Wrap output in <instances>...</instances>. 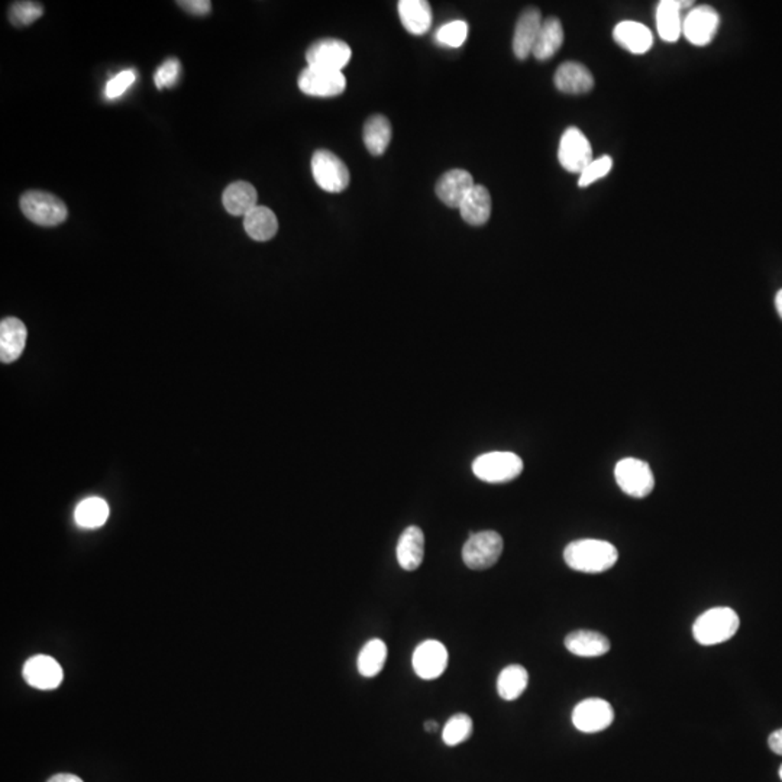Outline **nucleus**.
<instances>
[{"instance_id":"nucleus-1","label":"nucleus","mask_w":782,"mask_h":782,"mask_svg":"<svg viewBox=\"0 0 782 782\" xmlns=\"http://www.w3.org/2000/svg\"><path fill=\"white\" fill-rule=\"evenodd\" d=\"M564 560L574 571L600 574L615 567L619 553L613 544L600 539H580L565 548Z\"/></svg>"},{"instance_id":"nucleus-2","label":"nucleus","mask_w":782,"mask_h":782,"mask_svg":"<svg viewBox=\"0 0 782 782\" xmlns=\"http://www.w3.org/2000/svg\"><path fill=\"white\" fill-rule=\"evenodd\" d=\"M738 613L731 607H715L698 616L693 625L694 639L703 646L724 643L738 632Z\"/></svg>"},{"instance_id":"nucleus-3","label":"nucleus","mask_w":782,"mask_h":782,"mask_svg":"<svg viewBox=\"0 0 782 782\" xmlns=\"http://www.w3.org/2000/svg\"><path fill=\"white\" fill-rule=\"evenodd\" d=\"M21 211L31 222L41 227H57L68 215L67 208L61 199L40 190H31L22 194Z\"/></svg>"},{"instance_id":"nucleus-4","label":"nucleus","mask_w":782,"mask_h":782,"mask_svg":"<svg viewBox=\"0 0 782 782\" xmlns=\"http://www.w3.org/2000/svg\"><path fill=\"white\" fill-rule=\"evenodd\" d=\"M503 553V538L494 530L472 534L463 548V564L470 570L482 571L497 564Z\"/></svg>"},{"instance_id":"nucleus-5","label":"nucleus","mask_w":782,"mask_h":782,"mask_svg":"<svg viewBox=\"0 0 782 782\" xmlns=\"http://www.w3.org/2000/svg\"><path fill=\"white\" fill-rule=\"evenodd\" d=\"M523 472V461L513 453H489L475 458L472 472L481 481L508 482L517 479Z\"/></svg>"},{"instance_id":"nucleus-6","label":"nucleus","mask_w":782,"mask_h":782,"mask_svg":"<svg viewBox=\"0 0 782 782\" xmlns=\"http://www.w3.org/2000/svg\"><path fill=\"white\" fill-rule=\"evenodd\" d=\"M311 175L316 184L328 193H341L351 178L346 163L328 149H319L311 157Z\"/></svg>"},{"instance_id":"nucleus-7","label":"nucleus","mask_w":782,"mask_h":782,"mask_svg":"<svg viewBox=\"0 0 782 782\" xmlns=\"http://www.w3.org/2000/svg\"><path fill=\"white\" fill-rule=\"evenodd\" d=\"M615 477L623 493L634 499L649 496L655 487V479L649 463L636 458L619 461L616 465Z\"/></svg>"},{"instance_id":"nucleus-8","label":"nucleus","mask_w":782,"mask_h":782,"mask_svg":"<svg viewBox=\"0 0 782 782\" xmlns=\"http://www.w3.org/2000/svg\"><path fill=\"white\" fill-rule=\"evenodd\" d=\"M558 160L564 170L574 175H581L594 160L591 144L579 128H568L561 137Z\"/></svg>"},{"instance_id":"nucleus-9","label":"nucleus","mask_w":782,"mask_h":782,"mask_svg":"<svg viewBox=\"0 0 782 782\" xmlns=\"http://www.w3.org/2000/svg\"><path fill=\"white\" fill-rule=\"evenodd\" d=\"M299 89L315 97L339 96L346 89V78L342 71L328 70V68L308 67L299 76Z\"/></svg>"},{"instance_id":"nucleus-10","label":"nucleus","mask_w":782,"mask_h":782,"mask_svg":"<svg viewBox=\"0 0 782 782\" xmlns=\"http://www.w3.org/2000/svg\"><path fill=\"white\" fill-rule=\"evenodd\" d=\"M615 720V710L603 698H587L575 706L572 724L582 733H598L607 729Z\"/></svg>"},{"instance_id":"nucleus-11","label":"nucleus","mask_w":782,"mask_h":782,"mask_svg":"<svg viewBox=\"0 0 782 782\" xmlns=\"http://www.w3.org/2000/svg\"><path fill=\"white\" fill-rule=\"evenodd\" d=\"M720 25V16L708 4H701L682 21V34L696 47H706L713 41Z\"/></svg>"},{"instance_id":"nucleus-12","label":"nucleus","mask_w":782,"mask_h":782,"mask_svg":"<svg viewBox=\"0 0 782 782\" xmlns=\"http://www.w3.org/2000/svg\"><path fill=\"white\" fill-rule=\"evenodd\" d=\"M353 51L346 42L335 38H325L313 42L306 51V61L310 67L342 71L348 66Z\"/></svg>"},{"instance_id":"nucleus-13","label":"nucleus","mask_w":782,"mask_h":782,"mask_svg":"<svg viewBox=\"0 0 782 782\" xmlns=\"http://www.w3.org/2000/svg\"><path fill=\"white\" fill-rule=\"evenodd\" d=\"M448 651L439 641H425L415 649L412 656L413 670L419 679L432 681L441 677L448 667Z\"/></svg>"},{"instance_id":"nucleus-14","label":"nucleus","mask_w":782,"mask_h":782,"mask_svg":"<svg viewBox=\"0 0 782 782\" xmlns=\"http://www.w3.org/2000/svg\"><path fill=\"white\" fill-rule=\"evenodd\" d=\"M23 679L38 690H54L63 681V668L54 658L47 655L32 656L23 665Z\"/></svg>"},{"instance_id":"nucleus-15","label":"nucleus","mask_w":782,"mask_h":782,"mask_svg":"<svg viewBox=\"0 0 782 782\" xmlns=\"http://www.w3.org/2000/svg\"><path fill=\"white\" fill-rule=\"evenodd\" d=\"M542 13L539 9L527 8L522 12V15L516 23L515 35H513V52L519 59H526L534 52L535 44L538 41L541 32Z\"/></svg>"},{"instance_id":"nucleus-16","label":"nucleus","mask_w":782,"mask_h":782,"mask_svg":"<svg viewBox=\"0 0 782 782\" xmlns=\"http://www.w3.org/2000/svg\"><path fill=\"white\" fill-rule=\"evenodd\" d=\"M474 178L468 171L454 168L439 178L436 183V196L449 208H461L463 202L474 189Z\"/></svg>"},{"instance_id":"nucleus-17","label":"nucleus","mask_w":782,"mask_h":782,"mask_svg":"<svg viewBox=\"0 0 782 782\" xmlns=\"http://www.w3.org/2000/svg\"><path fill=\"white\" fill-rule=\"evenodd\" d=\"M691 0H662L656 8L658 34L665 42H677L682 34V9L690 8Z\"/></svg>"},{"instance_id":"nucleus-18","label":"nucleus","mask_w":782,"mask_h":782,"mask_svg":"<svg viewBox=\"0 0 782 782\" xmlns=\"http://www.w3.org/2000/svg\"><path fill=\"white\" fill-rule=\"evenodd\" d=\"M556 89L565 94H584L593 90L594 77L591 71L581 63H568L561 64L560 68L556 70L555 77Z\"/></svg>"},{"instance_id":"nucleus-19","label":"nucleus","mask_w":782,"mask_h":782,"mask_svg":"<svg viewBox=\"0 0 782 782\" xmlns=\"http://www.w3.org/2000/svg\"><path fill=\"white\" fill-rule=\"evenodd\" d=\"M397 562L406 571H416L425 556V535L418 526L404 529L397 542Z\"/></svg>"},{"instance_id":"nucleus-20","label":"nucleus","mask_w":782,"mask_h":782,"mask_svg":"<svg viewBox=\"0 0 782 782\" xmlns=\"http://www.w3.org/2000/svg\"><path fill=\"white\" fill-rule=\"evenodd\" d=\"M615 41L632 54H645L652 49V32L643 23L634 21H623L613 30Z\"/></svg>"},{"instance_id":"nucleus-21","label":"nucleus","mask_w":782,"mask_h":782,"mask_svg":"<svg viewBox=\"0 0 782 782\" xmlns=\"http://www.w3.org/2000/svg\"><path fill=\"white\" fill-rule=\"evenodd\" d=\"M26 327L16 318H6L0 322V360L9 364L22 355L26 346Z\"/></svg>"},{"instance_id":"nucleus-22","label":"nucleus","mask_w":782,"mask_h":782,"mask_svg":"<svg viewBox=\"0 0 782 782\" xmlns=\"http://www.w3.org/2000/svg\"><path fill=\"white\" fill-rule=\"evenodd\" d=\"M565 648L580 658H598L610 651V641L594 631H575L565 638Z\"/></svg>"},{"instance_id":"nucleus-23","label":"nucleus","mask_w":782,"mask_h":782,"mask_svg":"<svg viewBox=\"0 0 782 782\" xmlns=\"http://www.w3.org/2000/svg\"><path fill=\"white\" fill-rule=\"evenodd\" d=\"M399 15L406 31L413 35L427 34L432 26V9L427 0H401Z\"/></svg>"},{"instance_id":"nucleus-24","label":"nucleus","mask_w":782,"mask_h":782,"mask_svg":"<svg viewBox=\"0 0 782 782\" xmlns=\"http://www.w3.org/2000/svg\"><path fill=\"white\" fill-rule=\"evenodd\" d=\"M491 196L484 185H474L467 199L461 204L463 220L472 227H482L491 216Z\"/></svg>"},{"instance_id":"nucleus-25","label":"nucleus","mask_w":782,"mask_h":782,"mask_svg":"<svg viewBox=\"0 0 782 782\" xmlns=\"http://www.w3.org/2000/svg\"><path fill=\"white\" fill-rule=\"evenodd\" d=\"M223 206L232 216H247L258 206L256 187L247 182H235L228 185L222 197Z\"/></svg>"},{"instance_id":"nucleus-26","label":"nucleus","mask_w":782,"mask_h":782,"mask_svg":"<svg viewBox=\"0 0 782 782\" xmlns=\"http://www.w3.org/2000/svg\"><path fill=\"white\" fill-rule=\"evenodd\" d=\"M562 44H564L562 23H561L560 19L551 16L542 23L538 41L535 44L532 54L539 61H546V59L553 58L556 52L560 51Z\"/></svg>"},{"instance_id":"nucleus-27","label":"nucleus","mask_w":782,"mask_h":782,"mask_svg":"<svg viewBox=\"0 0 782 782\" xmlns=\"http://www.w3.org/2000/svg\"><path fill=\"white\" fill-rule=\"evenodd\" d=\"M245 232L253 238L254 241H270L278 230L277 216L265 206H256L248 215L244 216Z\"/></svg>"},{"instance_id":"nucleus-28","label":"nucleus","mask_w":782,"mask_h":782,"mask_svg":"<svg viewBox=\"0 0 782 782\" xmlns=\"http://www.w3.org/2000/svg\"><path fill=\"white\" fill-rule=\"evenodd\" d=\"M364 144L373 156L380 157L389 148L391 141V125L382 115L371 116L364 125Z\"/></svg>"},{"instance_id":"nucleus-29","label":"nucleus","mask_w":782,"mask_h":782,"mask_svg":"<svg viewBox=\"0 0 782 782\" xmlns=\"http://www.w3.org/2000/svg\"><path fill=\"white\" fill-rule=\"evenodd\" d=\"M529 684V674L522 665H508L497 679V693L503 700L513 701L525 693Z\"/></svg>"},{"instance_id":"nucleus-30","label":"nucleus","mask_w":782,"mask_h":782,"mask_svg":"<svg viewBox=\"0 0 782 782\" xmlns=\"http://www.w3.org/2000/svg\"><path fill=\"white\" fill-rule=\"evenodd\" d=\"M387 660V646L382 639H371L367 642L364 648L361 649L356 667L365 679H373L375 675L382 672V667L386 664Z\"/></svg>"},{"instance_id":"nucleus-31","label":"nucleus","mask_w":782,"mask_h":782,"mask_svg":"<svg viewBox=\"0 0 782 782\" xmlns=\"http://www.w3.org/2000/svg\"><path fill=\"white\" fill-rule=\"evenodd\" d=\"M109 517V506L101 497H89L80 501L75 510V520L83 529L103 526Z\"/></svg>"},{"instance_id":"nucleus-32","label":"nucleus","mask_w":782,"mask_h":782,"mask_svg":"<svg viewBox=\"0 0 782 782\" xmlns=\"http://www.w3.org/2000/svg\"><path fill=\"white\" fill-rule=\"evenodd\" d=\"M472 719L468 715H455L446 722L444 731H442V739L445 742V745L456 746L461 745L463 742L472 736Z\"/></svg>"},{"instance_id":"nucleus-33","label":"nucleus","mask_w":782,"mask_h":782,"mask_svg":"<svg viewBox=\"0 0 782 782\" xmlns=\"http://www.w3.org/2000/svg\"><path fill=\"white\" fill-rule=\"evenodd\" d=\"M44 13V8L41 4L37 2H16L12 4L9 9V21L12 25L28 26L34 23L37 19L41 18Z\"/></svg>"},{"instance_id":"nucleus-34","label":"nucleus","mask_w":782,"mask_h":782,"mask_svg":"<svg viewBox=\"0 0 782 782\" xmlns=\"http://www.w3.org/2000/svg\"><path fill=\"white\" fill-rule=\"evenodd\" d=\"M468 37V23L463 21H453L441 26L436 32V41L451 49H460Z\"/></svg>"},{"instance_id":"nucleus-35","label":"nucleus","mask_w":782,"mask_h":782,"mask_svg":"<svg viewBox=\"0 0 782 782\" xmlns=\"http://www.w3.org/2000/svg\"><path fill=\"white\" fill-rule=\"evenodd\" d=\"M612 168L613 160L608 156H603L598 158V160L591 161L589 167L580 175V187H589L593 183L605 178L612 171Z\"/></svg>"},{"instance_id":"nucleus-36","label":"nucleus","mask_w":782,"mask_h":782,"mask_svg":"<svg viewBox=\"0 0 782 782\" xmlns=\"http://www.w3.org/2000/svg\"><path fill=\"white\" fill-rule=\"evenodd\" d=\"M180 73H182V64H180V61L175 58L167 59V61L163 63V66L156 71L154 82H156V85L158 89L173 87V85H177L178 78H180Z\"/></svg>"},{"instance_id":"nucleus-37","label":"nucleus","mask_w":782,"mask_h":782,"mask_svg":"<svg viewBox=\"0 0 782 782\" xmlns=\"http://www.w3.org/2000/svg\"><path fill=\"white\" fill-rule=\"evenodd\" d=\"M135 80H137V73L134 70H125L122 73H119L112 80H109L108 85H106V96L109 99H116V97L122 96L123 93L127 92L130 85H134Z\"/></svg>"},{"instance_id":"nucleus-38","label":"nucleus","mask_w":782,"mask_h":782,"mask_svg":"<svg viewBox=\"0 0 782 782\" xmlns=\"http://www.w3.org/2000/svg\"><path fill=\"white\" fill-rule=\"evenodd\" d=\"M178 6L199 16L208 15L211 9V4L209 0H182V2H178Z\"/></svg>"},{"instance_id":"nucleus-39","label":"nucleus","mask_w":782,"mask_h":782,"mask_svg":"<svg viewBox=\"0 0 782 782\" xmlns=\"http://www.w3.org/2000/svg\"><path fill=\"white\" fill-rule=\"evenodd\" d=\"M768 745H769V749H771L772 752L782 757V729L775 731L774 733L769 736V739H768Z\"/></svg>"},{"instance_id":"nucleus-40","label":"nucleus","mask_w":782,"mask_h":782,"mask_svg":"<svg viewBox=\"0 0 782 782\" xmlns=\"http://www.w3.org/2000/svg\"><path fill=\"white\" fill-rule=\"evenodd\" d=\"M47 782H83L82 778H78L77 775L73 774H57Z\"/></svg>"},{"instance_id":"nucleus-41","label":"nucleus","mask_w":782,"mask_h":782,"mask_svg":"<svg viewBox=\"0 0 782 782\" xmlns=\"http://www.w3.org/2000/svg\"><path fill=\"white\" fill-rule=\"evenodd\" d=\"M775 308H777V311H778L779 318L782 319V289L779 290L777 296H775Z\"/></svg>"},{"instance_id":"nucleus-42","label":"nucleus","mask_w":782,"mask_h":782,"mask_svg":"<svg viewBox=\"0 0 782 782\" xmlns=\"http://www.w3.org/2000/svg\"><path fill=\"white\" fill-rule=\"evenodd\" d=\"M439 729V724L434 720H427V724H425V731L429 732V733H435Z\"/></svg>"},{"instance_id":"nucleus-43","label":"nucleus","mask_w":782,"mask_h":782,"mask_svg":"<svg viewBox=\"0 0 782 782\" xmlns=\"http://www.w3.org/2000/svg\"><path fill=\"white\" fill-rule=\"evenodd\" d=\"M779 778L782 779V765L781 768H779Z\"/></svg>"}]
</instances>
